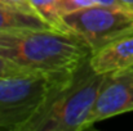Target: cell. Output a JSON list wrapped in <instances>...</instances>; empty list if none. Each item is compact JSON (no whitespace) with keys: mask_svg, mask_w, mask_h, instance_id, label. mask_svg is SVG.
<instances>
[{"mask_svg":"<svg viewBox=\"0 0 133 131\" xmlns=\"http://www.w3.org/2000/svg\"><path fill=\"white\" fill-rule=\"evenodd\" d=\"M18 28H49L34 13L0 3V31Z\"/></svg>","mask_w":133,"mask_h":131,"instance_id":"7","label":"cell"},{"mask_svg":"<svg viewBox=\"0 0 133 131\" xmlns=\"http://www.w3.org/2000/svg\"><path fill=\"white\" fill-rule=\"evenodd\" d=\"M71 34L88 44L92 53L133 34V12L94 4L63 16Z\"/></svg>","mask_w":133,"mask_h":131,"instance_id":"4","label":"cell"},{"mask_svg":"<svg viewBox=\"0 0 133 131\" xmlns=\"http://www.w3.org/2000/svg\"><path fill=\"white\" fill-rule=\"evenodd\" d=\"M0 3H1V1H0Z\"/></svg>","mask_w":133,"mask_h":131,"instance_id":"14","label":"cell"},{"mask_svg":"<svg viewBox=\"0 0 133 131\" xmlns=\"http://www.w3.org/2000/svg\"><path fill=\"white\" fill-rule=\"evenodd\" d=\"M89 64L101 75L133 68V34L92 53Z\"/></svg>","mask_w":133,"mask_h":131,"instance_id":"6","label":"cell"},{"mask_svg":"<svg viewBox=\"0 0 133 131\" xmlns=\"http://www.w3.org/2000/svg\"><path fill=\"white\" fill-rule=\"evenodd\" d=\"M103 75L97 73L87 59L72 80L59 90L26 131H83L93 109Z\"/></svg>","mask_w":133,"mask_h":131,"instance_id":"3","label":"cell"},{"mask_svg":"<svg viewBox=\"0 0 133 131\" xmlns=\"http://www.w3.org/2000/svg\"><path fill=\"white\" fill-rule=\"evenodd\" d=\"M30 73H35V72L25 70V68L19 67L18 64H16V63L0 57V79L13 77V76H22V75H30Z\"/></svg>","mask_w":133,"mask_h":131,"instance_id":"9","label":"cell"},{"mask_svg":"<svg viewBox=\"0 0 133 131\" xmlns=\"http://www.w3.org/2000/svg\"><path fill=\"white\" fill-rule=\"evenodd\" d=\"M94 3L98 4V5H105V6H114V8L128 9L120 0H94Z\"/></svg>","mask_w":133,"mask_h":131,"instance_id":"12","label":"cell"},{"mask_svg":"<svg viewBox=\"0 0 133 131\" xmlns=\"http://www.w3.org/2000/svg\"><path fill=\"white\" fill-rule=\"evenodd\" d=\"M120 1H122V3H123L129 10H132L133 12V0H120Z\"/></svg>","mask_w":133,"mask_h":131,"instance_id":"13","label":"cell"},{"mask_svg":"<svg viewBox=\"0 0 133 131\" xmlns=\"http://www.w3.org/2000/svg\"><path fill=\"white\" fill-rule=\"evenodd\" d=\"M90 55L88 44L71 32L52 28L0 31V57L31 72L75 71Z\"/></svg>","mask_w":133,"mask_h":131,"instance_id":"1","label":"cell"},{"mask_svg":"<svg viewBox=\"0 0 133 131\" xmlns=\"http://www.w3.org/2000/svg\"><path fill=\"white\" fill-rule=\"evenodd\" d=\"M94 0H59V9L62 16L94 5Z\"/></svg>","mask_w":133,"mask_h":131,"instance_id":"10","label":"cell"},{"mask_svg":"<svg viewBox=\"0 0 133 131\" xmlns=\"http://www.w3.org/2000/svg\"><path fill=\"white\" fill-rule=\"evenodd\" d=\"M75 71L0 79V130L26 131L53 96L72 80Z\"/></svg>","mask_w":133,"mask_h":131,"instance_id":"2","label":"cell"},{"mask_svg":"<svg viewBox=\"0 0 133 131\" xmlns=\"http://www.w3.org/2000/svg\"><path fill=\"white\" fill-rule=\"evenodd\" d=\"M30 4L35 14L49 28L61 32H70L59 9V0H30Z\"/></svg>","mask_w":133,"mask_h":131,"instance_id":"8","label":"cell"},{"mask_svg":"<svg viewBox=\"0 0 133 131\" xmlns=\"http://www.w3.org/2000/svg\"><path fill=\"white\" fill-rule=\"evenodd\" d=\"M0 1L3 4H8V5H12V6H16V8H19L22 10H26V12H30V13L35 14V12L31 8L30 0H0Z\"/></svg>","mask_w":133,"mask_h":131,"instance_id":"11","label":"cell"},{"mask_svg":"<svg viewBox=\"0 0 133 131\" xmlns=\"http://www.w3.org/2000/svg\"><path fill=\"white\" fill-rule=\"evenodd\" d=\"M127 112H133V68L103 75L96 103L85 122V129Z\"/></svg>","mask_w":133,"mask_h":131,"instance_id":"5","label":"cell"}]
</instances>
